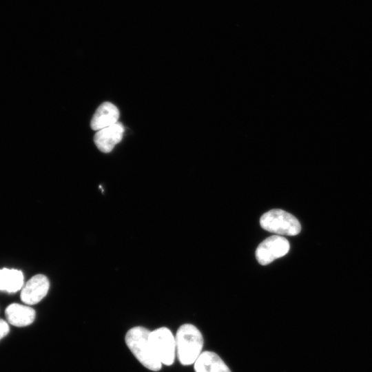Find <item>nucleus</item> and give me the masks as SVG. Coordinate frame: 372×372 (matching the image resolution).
Listing matches in <instances>:
<instances>
[{
	"mask_svg": "<svg viewBox=\"0 0 372 372\" xmlns=\"http://www.w3.org/2000/svg\"><path fill=\"white\" fill-rule=\"evenodd\" d=\"M150 331L143 327H135L126 333L125 343L145 368L153 371L161 370L162 364L156 357L149 339Z\"/></svg>",
	"mask_w": 372,
	"mask_h": 372,
	"instance_id": "nucleus-1",
	"label": "nucleus"
},
{
	"mask_svg": "<svg viewBox=\"0 0 372 372\" xmlns=\"http://www.w3.org/2000/svg\"><path fill=\"white\" fill-rule=\"evenodd\" d=\"M196 372H231L216 353L209 351L201 353L194 362Z\"/></svg>",
	"mask_w": 372,
	"mask_h": 372,
	"instance_id": "nucleus-10",
	"label": "nucleus"
},
{
	"mask_svg": "<svg viewBox=\"0 0 372 372\" xmlns=\"http://www.w3.org/2000/svg\"><path fill=\"white\" fill-rule=\"evenodd\" d=\"M23 285V274L21 271L3 268L0 269V291L15 293Z\"/></svg>",
	"mask_w": 372,
	"mask_h": 372,
	"instance_id": "nucleus-11",
	"label": "nucleus"
},
{
	"mask_svg": "<svg viewBox=\"0 0 372 372\" xmlns=\"http://www.w3.org/2000/svg\"><path fill=\"white\" fill-rule=\"evenodd\" d=\"M290 246L288 240L280 236L273 235L264 240L256 250V257L262 265H267L276 259L285 256Z\"/></svg>",
	"mask_w": 372,
	"mask_h": 372,
	"instance_id": "nucleus-5",
	"label": "nucleus"
},
{
	"mask_svg": "<svg viewBox=\"0 0 372 372\" xmlns=\"http://www.w3.org/2000/svg\"><path fill=\"white\" fill-rule=\"evenodd\" d=\"M176 349L178 360L183 365L194 364L202 353L203 338L194 325L184 324L175 335Z\"/></svg>",
	"mask_w": 372,
	"mask_h": 372,
	"instance_id": "nucleus-2",
	"label": "nucleus"
},
{
	"mask_svg": "<svg viewBox=\"0 0 372 372\" xmlns=\"http://www.w3.org/2000/svg\"><path fill=\"white\" fill-rule=\"evenodd\" d=\"M35 311L29 306L12 303L5 310L7 321L13 326L22 327L30 325L35 319Z\"/></svg>",
	"mask_w": 372,
	"mask_h": 372,
	"instance_id": "nucleus-9",
	"label": "nucleus"
},
{
	"mask_svg": "<svg viewBox=\"0 0 372 372\" xmlns=\"http://www.w3.org/2000/svg\"><path fill=\"white\" fill-rule=\"evenodd\" d=\"M10 331V327L6 321L0 318V340L6 337Z\"/></svg>",
	"mask_w": 372,
	"mask_h": 372,
	"instance_id": "nucleus-12",
	"label": "nucleus"
},
{
	"mask_svg": "<svg viewBox=\"0 0 372 372\" xmlns=\"http://www.w3.org/2000/svg\"><path fill=\"white\" fill-rule=\"evenodd\" d=\"M149 339L154 351L162 364L172 365L176 353L175 336L166 327L150 331Z\"/></svg>",
	"mask_w": 372,
	"mask_h": 372,
	"instance_id": "nucleus-4",
	"label": "nucleus"
},
{
	"mask_svg": "<svg viewBox=\"0 0 372 372\" xmlns=\"http://www.w3.org/2000/svg\"><path fill=\"white\" fill-rule=\"evenodd\" d=\"M260 224L262 229L278 235L295 236L301 230L300 223L295 216L279 209L265 213Z\"/></svg>",
	"mask_w": 372,
	"mask_h": 372,
	"instance_id": "nucleus-3",
	"label": "nucleus"
},
{
	"mask_svg": "<svg viewBox=\"0 0 372 372\" xmlns=\"http://www.w3.org/2000/svg\"><path fill=\"white\" fill-rule=\"evenodd\" d=\"M49 287L48 278L43 274H37L23 286L20 295L21 300L26 304H35L47 295Z\"/></svg>",
	"mask_w": 372,
	"mask_h": 372,
	"instance_id": "nucleus-6",
	"label": "nucleus"
},
{
	"mask_svg": "<svg viewBox=\"0 0 372 372\" xmlns=\"http://www.w3.org/2000/svg\"><path fill=\"white\" fill-rule=\"evenodd\" d=\"M124 127L120 122L96 132L94 141L97 148L104 153L111 152L122 139Z\"/></svg>",
	"mask_w": 372,
	"mask_h": 372,
	"instance_id": "nucleus-7",
	"label": "nucleus"
},
{
	"mask_svg": "<svg viewBox=\"0 0 372 372\" xmlns=\"http://www.w3.org/2000/svg\"><path fill=\"white\" fill-rule=\"evenodd\" d=\"M119 110L113 103L104 102L95 111L90 127L93 130L99 131L116 123L119 118Z\"/></svg>",
	"mask_w": 372,
	"mask_h": 372,
	"instance_id": "nucleus-8",
	"label": "nucleus"
}]
</instances>
